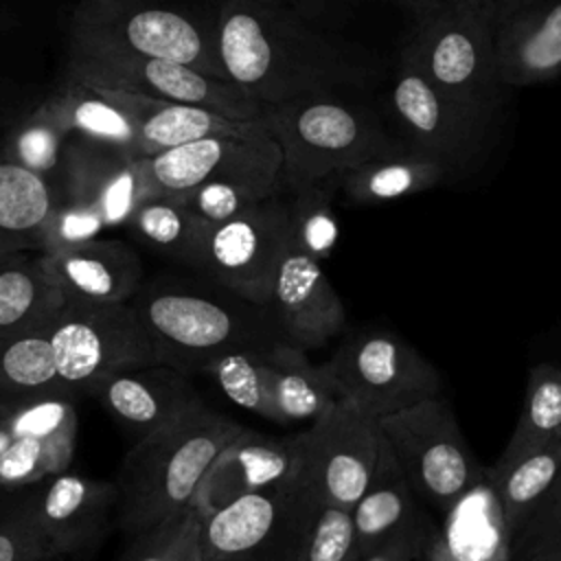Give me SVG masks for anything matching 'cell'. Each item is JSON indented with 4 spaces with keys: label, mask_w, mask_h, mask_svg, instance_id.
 <instances>
[{
    "label": "cell",
    "mask_w": 561,
    "mask_h": 561,
    "mask_svg": "<svg viewBox=\"0 0 561 561\" xmlns=\"http://www.w3.org/2000/svg\"><path fill=\"white\" fill-rule=\"evenodd\" d=\"M215 28L224 77L263 107L375 79L362 48L313 26L285 0H217Z\"/></svg>",
    "instance_id": "cell-1"
},
{
    "label": "cell",
    "mask_w": 561,
    "mask_h": 561,
    "mask_svg": "<svg viewBox=\"0 0 561 561\" xmlns=\"http://www.w3.org/2000/svg\"><path fill=\"white\" fill-rule=\"evenodd\" d=\"M241 432L232 416L202 405L140 436L114 478L116 526L138 537L188 508L213 460Z\"/></svg>",
    "instance_id": "cell-2"
},
{
    "label": "cell",
    "mask_w": 561,
    "mask_h": 561,
    "mask_svg": "<svg viewBox=\"0 0 561 561\" xmlns=\"http://www.w3.org/2000/svg\"><path fill=\"white\" fill-rule=\"evenodd\" d=\"M129 305L153 344L158 364L186 375L204 373L221 355L283 342L265 307L215 283L140 285Z\"/></svg>",
    "instance_id": "cell-3"
},
{
    "label": "cell",
    "mask_w": 561,
    "mask_h": 561,
    "mask_svg": "<svg viewBox=\"0 0 561 561\" xmlns=\"http://www.w3.org/2000/svg\"><path fill=\"white\" fill-rule=\"evenodd\" d=\"M261 123L280 149L283 182L342 175L405 147V142L390 136L370 107L340 92L305 94L265 105Z\"/></svg>",
    "instance_id": "cell-4"
},
{
    "label": "cell",
    "mask_w": 561,
    "mask_h": 561,
    "mask_svg": "<svg viewBox=\"0 0 561 561\" xmlns=\"http://www.w3.org/2000/svg\"><path fill=\"white\" fill-rule=\"evenodd\" d=\"M70 44L175 61L226 79L217 53L215 7L202 11L178 0H79L70 20Z\"/></svg>",
    "instance_id": "cell-5"
},
{
    "label": "cell",
    "mask_w": 561,
    "mask_h": 561,
    "mask_svg": "<svg viewBox=\"0 0 561 561\" xmlns=\"http://www.w3.org/2000/svg\"><path fill=\"white\" fill-rule=\"evenodd\" d=\"M401 50L438 90L493 125L508 90L495 66L493 7L436 4L414 18Z\"/></svg>",
    "instance_id": "cell-6"
},
{
    "label": "cell",
    "mask_w": 561,
    "mask_h": 561,
    "mask_svg": "<svg viewBox=\"0 0 561 561\" xmlns=\"http://www.w3.org/2000/svg\"><path fill=\"white\" fill-rule=\"evenodd\" d=\"M324 364L337 399L375 421L443 394L438 368L388 329L366 327L348 333Z\"/></svg>",
    "instance_id": "cell-7"
},
{
    "label": "cell",
    "mask_w": 561,
    "mask_h": 561,
    "mask_svg": "<svg viewBox=\"0 0 561 561\" xmlns=\"http://www.w3.org/2000/svg\"><path fill=\"white\" fill-rule=\"evenodd\" d=\"M379 427L416 497L438 515L486 480L443 394L381 419Z\"/></svg>",
    "instance_id": "cell-8"
},
{
    "label": "cell",
    "mask_w": 561,
    "mask_h": 561,
    "mask_svg": "<svg viewBox=\"0 0 561 561\" xmlns=\"http://www.w3.org/2000/svg\"><path fill=\"white\" fill-rule=\"evenodd\" d=\"M92 88L206 107L234 121H259L263 105L228 79L208 77L184 64L90 44H70L66 75Z\"/></svg>",
    "instance_id": "cell-9"
},
{
    "label": "cell",
    "mask_w": 561,
    "mask_h": 561,
    "mask_svg": "<svg viewBox=\"0 0 561 561\" xmlns=\"http://www.w3.org/2000/svg\"><path fill=\"white\" fill-rule=\"evenodd\" d=\"M318 508L307 484L241 495L199 517V561H294Z\"/></svg>",
    "instance_id": "cell-10"
},
{
    "label": "cell",
    "mask_w": 561,
    "mask_h": 561,
    "mask_svg": "<svg viewBox=\"0 0 561 561\" xmlns=\"http://www.w3.org/2000/svg\"><path fill=\"white\" fill-rule=\"evenodd\" d=\"M46 331L59 381L79 397L114 370L158 364L153 344L129 302L66 300Z\"/></svg>",
    "instance_id": "cell-11"
},
{
    "label": "cell",
    "mask_w": 561,
    "mask_h": 561,
    "mask_svg": "<svg viewBox=\"0 0 561 561\" xmlns=\"http://www.w3.org/2000/svg\"><path fill=\"white\" fill-rule=\"evenodd\" d=\"M289 245V221L283 188L252 208L208 224L191 267L210 283L265 307L278 261Z\"/></svg>",
    "instance_id": "cell-12"
},
{
    "label": "cell",
    "mask_w": 561,
    "mask_h": 561,
    "mask_svg": "<svg viewBox=\"0 0 561 561\" xmlns=\"http://www.w3.org/2000/svg\"><path fill=\"white\" fill-rule=\"evenodd\" d=\"M77 399L70 390L0 397V495L35 486L70 467Z\"/></svg>",
    "instance_id": "cell-13"
},
{
    "label": "cell",
    "mask_w": 561,
    "mask_h": 561,
    "mask_svg": "<svg viewBox=\"0 0 561 561\" xmlns=\"http://www.w3.org/2000/svg\"><path fill=\"white\" fill-rule=\"evenodd\" d=\"M302 438V480L320 506L351 511L375 473L381 427L355 405L337 401Z\"/></svg>",
    "instance_id": "cell-14"
},
{
    "label": "cell",
    "mask_w": 561,
    "mask_h": 561,
    "mask_svg": "<svg viewBox=\"0 0 561 561\" xmlns=\"http://www.w3.org/2000/svg\"><path fill=\"white\" fill-rule=\"evenodd\" d=\"M390 110L403 142L445 162L454 173L478 160L493 127L438 90L403 50L394 64Z\"/></svg>",
    "instance_id": "cell-15"
},
{
    "label": "cell",
    "mask_w": 561,
    "mask_h": 561,
    "mask_svg": "<svg viewBox=\"0 0 561 561\" xmlns=\"http://www.w3.org/2000/svg\"><path fill=\"white\" fill-rule=\"evenodd\" d=\"M50 186L57 197L94 208L105 228L129 224L138 206L160 193L147 158L83 136L68 138Z\"/></svg>",
    "instance_id": "cell-16"
},
{
    "label": "cell",
    "mask_w": 561,
    "mask_h": 561,
    "mask_svg": "<svg viewBox=\"0 0 561 561\" xmlns=\"http://www.w3.org/2000/svg\"><path fill=\"white\" fill-rule=\"evenodd\" d=\"M294 484H305L300 432L270 436L243 427V432L213 460L191 508L204 517L241 495Z\"/></svg>",
    "instance_id": "cell-17"
},
{
    "label": "cell",
    "mask_w": 561,
    "mask_h": 561,
    "mask_svg": "<svg viewBox=\"0 0 561 561\" xmlns=\"http://www.w3.org/2000/svg\"><path fill=\"white\" fill-rule=\"evenodd\" d=\"M283 342L311 351L346 329L344 305L322 270L291 243L285 248L265 302Z\"/></svg>",
    "instance_id": "cell-18"
},
{
    "label": "cell",
    "mask_w": 561,
    "mask_h": 561,
    "mask_svg": "<svg viewBox=\"0 0 561 561\" xmlns=\"http://www.w3.org/2000/svg\"><path fill=\"white\" fill-rule=\"evenodd\" d=\"M28 491L50 561L79 557L99 546L116 515L114 482L92 480L70 469L28 486Z\"/></svg>",
    "instance_id": "cell-19"
},
{
    "label": "cell",
    "mask_w": 561,
    "mask_h": 561,
    "mask_svg": "<svg viewBox=\"0 0 561 561\" xmlns=\"http://www.w3.org/2000/svg\"><path fill=\"white\" fill-rule=\"evenodd\" d=\"M493 50L506 88L561 75V0H495Z\"/></svg>",
    "instance_id": "cell-20"
},
{
    "label": "cell",
    "mask_w": 561,
    "mask_h": 561,
    "mask_svg": "<svg viewBox=\"0 0 561 561\" xmlns=\"http://www.w3.org/2000/svg\"><path fill=\"white\" fill-rule=\"evenodd\" d=\"M88 394L94 397L121 425L136 432L138 438L206 405L195 390L191 375L167 364L114 370L101 377Z\"/></svg>",
    "instance_id": "cell-21"
},
{
    "label": "cell",
    "mask_w": 561,
    "mask_h": 561,
    "mask_svg": "<svg viewBox=\"0 0 561 561\" xmlns=\"http://www.w3.org/2000/svg\"><path fill=\"white\" fill-rule=\"evenodd\" d=\"M357 559L368 557L394 541H421L430 548L438 524L412 491L386 436L370 484L351 508Z\"/></svg>",
    "instance_id": "cell-22"
},
{
    "label": "cell",
    "mask_w": 561,
    "mask_h": 561,
    "mask_svg": "<svg viewBox=\"0 0 561 561\" xmlns=\"http://www.w3.org/2000/svg\"><path fill=\"white\" fill-rule=\"evenodd\" d=\"M147 162L158 191L171 195H184L215 178L261 169L280 171L283 167L280 149L270 134L254 138H202L156 153Z\"/></svg>",
    "instance_id": "cell-23"
},
{
    "label": "cell",
    "mask_w": 561,
    "mask_h": 561,
    "mask_svg": "<svg viewBox=\"0 0 561 561\" xmlns=\"http://www.w3.org/2000/svg\"><path fill=\"white\" fill-rule=\"evenodd\" d=\"M42 263L66 300L129 302L142 285L138 254L116 239H92L48 252Z\"/></svg>",
    "instance_id": "cell-24"
},
{
    "label": "cell",
    "mask_w": 561,
    "mask_h": 561,
    "mask_svg": "<svg viewBox=\"0 0 561 561\" xmlns=\"http://www.w3.org/2000/svg\"><path fill=\"white\" fill-rule=\"evenodd\" d=\"M421 561H511L513 539L489 478L449 506Z\"/></svg>",
    "instance_id": "cell-25"
},
{
    "label": "cell",
    "mask_w": 561,
    "mask_h": 561,
    "mask_svg": "<svg viewBox=\"0 0 561 561\" xmlns=\"http://www.w3.org/2000/svg\"><path fill=\"white\" fill-rule=\"evenodd\" d=\"M125 103L134 110L138 121L140 158H151L173 147H182L202 138L237 136L254 138L267 134L259 121H234L206 107L167 103L147 96L121 92Z\"/></svg>",
    "instance_id": "cell-26"
},
{
    "label": "cell",
    "mask_w": 561,
    "mask_h": 561,
    "mask_svg": "<svg viewBox=\"0 0 561 561\" xmlns=\"http://www.w3.org/2000/svg\"><path fill=\"white\" fill-rule=\"evenodd\" d=\"M454 171L408 145L394 153L373 158L340 175V191L348 204L377 206L445 184Z\"/></svg>",
    "instance_id": "cell-27"
},
{
    "label": "cell",
    "mask_w": 561,
    "mask_h": 561,
    "mask_svg": "<svg viewBox=\"0 0 561 561\" xmlns=\"http://www.w3.org/2000/svg\"><path fill=\"white\" fill-rule=\"evenodd\" d=\"M46 101L72 136L99 140L140 158L138 121L121 92L64 79Z\"/></svg>",
    "instance_id": "cell-28"
},
{
    "label": "cell",
    "mask_w": 561,
    "mask_h": 561,
    "mask_svg": "<svg viewBox=\"0 0 561 561\" xmlns=\"http://www.w3.org/2000/svg\"><path fill=\"white\" fill-rule=\"evenodd\" d=\"M267 364L272 399L280 425H311L340 401L327 364H313L307 351L280 342L267 351Z\"/></svg>",
    "instance_id": "cell-29"
},
{
    "label": "cell",
    "mask_w": 561,
    "mask_h": 561,
    "mask_svg": "<svg viewBox=\"0 0 561 561\" xmlns=\"http://www.w3.org/2000/svg\"><path fill=\"white\" fill-rule=\"evenodd\" d=\"M561 476V438L486 469L511 539L528 524Z\"/></svg>",
    "instance_id": "cell-30"
},
{
    "label": "cell",
    "mask_w": 561,
    "mask_h": 561,
    "mask_svg": "<svg viewBox=\"0 0 561 561\" xmlns=\"http://www.w3.org/2000/svg\"><path fill=\"white\" fill-rule=\"evenodd\" d=\"M64 302V294L44 270L42 254L0 256V337L50 322Z\"/></svg>",
    "instance_id": "cell-31"
},
{
    "label": "cell",
    "mask_w": 561,
    "mask_h": 561,
    "mask_svg": "<svg viewBox=\"0 0 561 561\" xmlns=\"http://www.w3.org/2000/svg\"><path fill=\"white\" fill-rule=\"evenodd\" d=\"M55 208L53 186L11 162H0V256L37 250Z\"/></svg>",
    "instance_id": "cell-32"
},
{
    "label": "cell",
    "mask_w": 561,
    "mask_h": 561,
    "mask_svg": "<svg viewBox=\"0 0 561 561\" xmlns=\"http://www.w3.org/2000/svg\"><path fill=\"white\" fill-rule=\"evenodd\" d=\"M280 188L287 206L289 243L318 263L327 261L340 239V224L333 210L340 175L309 182L280 180Z\"/></svg>",
    "instance_id": "cell-33"
},
{
    "label": "cell",
    "mask_w": 561,
    "mask_h": 561,
    "mask_svg": "<svg viewBox=\"0 0 561 561\" xmlns=\"http://www.w3.org/2000/svg\"><path fill=\"white\" fill-rule=\"evenodd\" d=\"M561 438V368L539 362L530 368L517 423L497 460H511Z\"/></svg>",
    "instance_id": "cell-34"
},
{
    "label": "cell",
    "mask_w": 561,
    "mask_h": 561,
    "mask_svg": "<svg viewBox=\"0 0 561 561\" xmlns=\"http://www.w3.org/2000/svg\"><path fill=\"white\" fill-rule=\"evenodd\" d=\"M70 136L72 134L44 99L7 131L0 147V162L18 164L50 184L59 173Z\"/></svg>",
    "instance_id": "cell-35"
},
{
    "label": "cell",
    "mask_w": 561,
    "mask_h": 561,
    "mask_svg": "<svg viewBox=\"0 0 561 561\" xmlns=\"http://www.w3.org/2000/svg\"><path fill=\"white\" fill-rule=\"evenodd\" d=\"M46 324L0 337V397H31L68 390L59 381Z\"/></svg>",
    "instance_id": "cell-36"
},
{
    "label": "cell",
    "mask_w": 561,
    "mask_h": 561,
    "mask_svg": "<svg viewBox=\"0 0 561 561\" xmlns=\"http://www.w3.org/2000/svg\"><path fill=\"white\" fill-rule=\"evenodd\" d=\"M129 226L158 252L188 265L208 221L195 215L180 195L158 193L138 206Z\"/></svg>",
    "instance_id": "cell-37"
},
{
    "label": "cell",
    "mask_w": 561,
    "mask_h": 561,
    "mask_svg": "<svg viewBox=\"0 0 561 561\" xmlns=\"http://www.w3.org/2000/svg\"><path fill=\"white\" fill-rule=\"evenodd\" d=\"M280 186L278 169L243 171L208 180L180 195L184 204L208 224L226 221L274 195Z\"/></svg>",
    "instance_id": "cell-38"
},
{
    "label": "cell",
    "mask_w": 561,
    "mask_h": 561,
    "mask_svg": "<svg viewBox=\"0 0 561 561\" xmlns=\"http://www.w3.org/2000/svg\"><path fill=\"white\" fill-rule=\"evenodd\" d=\"M270 348H248L221 355L215 362H210L204 368V373L219 386V390L234 405L278 423L270 388Z\"/></svg>",
    "instance_id": "cell-39"
},
{
    "label": "cell",
    "mask_w": 561,
    "mask_h": 561,
    "mask_svg": "<svg viewBox=\"0 0 561 561\" xmlns=\"http://www.w3.org/2000/svg\"><path fill=\"white\" fill-rule=\"evenodd\" d=\"M197 535L199 515L188 506L158 528L129 537L116 561H199Z\"/></svg>",
    "instance_id": "cell-40"
},
{
    "label": "cell",
    "mask_w": 561,
    "mask_h": 561,
    "mask_svg": "<svg viewBox=\"0 0 561 561\" xmlns=\"http://www.w3.org/2000/svg\"><path fill=\"white\" fill-rule=\"evenodd\" d=\"M0 561H50L28 489L0 495Z\"/></svg>",
    "instance_id": "cell-41"
},
{
    "label": "cell",
    "mask_w": 561,
    "mask_h": 561,
    "mask_svg": "<svg viewBox=\"0 0 561 561\" xmlns=\"http://www.w3.org/2000/svg\"><path fill=\"white\" fill-rule=\"evenodd\" d=\"M103 230V217L94 208L55 195V208L42 230L39 254L68 250L85 241L99 239Z\"/></svg>",
    "instance_id": "cell-42"
},
{
    "label": "cell",
    "mask_w": 561,
    "mask_h": 561,
    "mask_svg": "<svg viewBox=\"0 0 561 561\" xmlns=\"http://www.w3.org/2000/svg\"><path fill=\"white\" fill-rule=\"evenodd\" d=\"M302 561H357L351 511L337 506L318 508L302 546Z\"/></svg>",
    "instance_id": "cell-43"
},
{
    "label": "cell",
    "mask_w": 561,
    "mask_h": 561,
    "mask_svg": "<svg viewBox=\"0 0 561 561\" xmlns=\"http://www.w3.org/2000/svg\"><path fill=\"white\" fill-rule=\"evenodd\" d=\"M554 535H561V476L557 478L552 491L548 493L543 504L537 508V513L513 537V550L554 537Z\"/></svg>",
    "instance_id": "cell-44"
},
{
    "label": "cell",
    "mask_w": 561,
    "mask_h": 561,
    "mask_svg": "<svg viewBox=\"0 0 561 561\" xmlns=\"http://www.w3.org/2000/svg\"><path fill=\"white\" fill-rule=\"evenodd\" d=\"M291 9H296L300 15H305L309 22L327 15V13H333V11H340L344 7H351V4H357L362 0H285ZM401 9H405L412 20L419 18L421 13H425L427 9L434 7L432 0H388Z\"/></svg>",
    "instance_id": "cell-45"
},
{
    "label": "cell",
    "mask_w": 561,
    "mask_h": 561,
    "mask_svg": "<svg viewBox=\"0 0 561 561\" xmlns=\"http://www.w3.org/2000/svg\"><path fill=\"white\" fill-rule=\"evenodd\" d=\"M427 546L421 541H394L368 557H362L357 561H421V557L425 554Z\"/></svg>",
    "instance_id": "cell-46"
},
{
    "label": "cell",
    "mask_w": 561,
    "mask_h": 561,
    "mask_svg": "<svg viewBox=\"0 0 561 561\" xmlns=\"http://www.w3.org/2000/svg\"><path fill=\"white\" fill-rule=\"evenodd\" d=\"M511 561H561V535L513 550Z\"/></svg>",
    "instance_id": "cell-47"
},
{
    "label": "cell",
    "mask_w": 561,
    "mask_h": 561,
    "mask_svg": "<svg viewBox=\"0 0 561 561\" xmlns=\"http://www.w3.org/2000/svg\"><path fill=\"white\" fill-rule=\"evenodd\" d=\"M434 7H473V9H482V7H493L495 0H432Z\"/></svg>",
    "instance_id": "cell-48"
},
{
    "label": "cell",
    "mask_w": 561,
    "mask_h": 561,
    "mask_svg": "<svg viewBox=\"0 0 561 561\" xmlns=\"http://www.w3.org/2000/svg\"><path fill=\"white\" fill-rule=\"evenodd\" d=\"M294 561H302V550H300V554H298Z\"/></svg>",
    "instance_id": "cell-49"
}]
</instances>
